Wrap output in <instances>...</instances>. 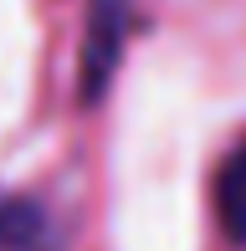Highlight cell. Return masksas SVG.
<instances>
[{
    "label": "cell",
    "mask_w": 246,
    "mask_h": 251,
    "mask_svg": "<svg viewBox=\"0 0 246 251\" xmlns=\"http://www.w3.org/2000/svg\"><path fill=\"white\" fill-rule=\"evenodd\" d=\"M87 36H82V56H77V77H82V102H98L113 77L118 56H123V36H128V0H87Z\"/></svg>",
    "instance_id": "obj_1"
},
{
    "label": "cell",
    "mask_w": 246,
    "mask_h": 251,
    "mask_svg": "<svg viewBox=\"0 0 246 251\" xmlns=\"http://www.w3.org/2000/svg\"><path fill=\"white\" fill-rule=\"evenodd\" d=\"M0 251H57V226L36 200H0Z\"/></svg>",
    "instance_id": "obj_2"
},
{
    "label": "cell",
    "mask_w": 246,
    "mask_h": 251,
    "mask_svg": "<svg viewBox=\"0 0 246 251\" xmlns=\"http://www.w3.org/2000/svg\"><path fill=\"white\" fill-rule=\"evenodd\" d=\"M216 215H221L226 241L246 246V139L226 154V164L216 175Z\"/></svg>",
    "instance_id": "obj_3"
}]
</instances>
